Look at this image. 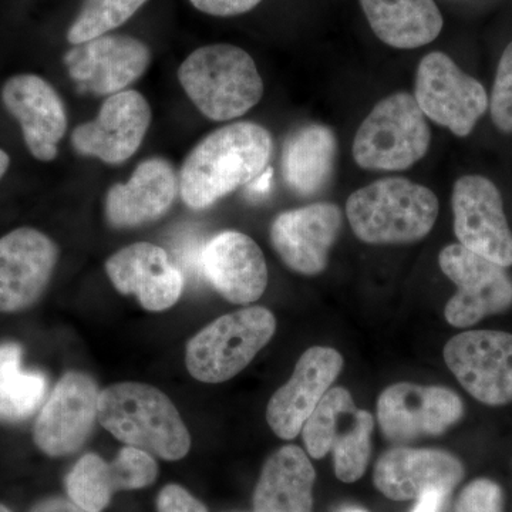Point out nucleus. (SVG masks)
Wrapping results in <instances>:
<instances>
[{"instance_id": "13", "label": "nucleus", "mask_w": 512, "mask_h": 512, "mask_svg": "<svg viewBox=\"0 0 512 512\" xmlns=\"http://www.w3.org/2000/svg\"><path fill=\"white\" fill-rule=\"evenodd\" d=\"M99 387L89 375L66 373L40 410L33 430L36 446L50 457L76 453L99 420Z\"/></svg>"}, {"instance_id": "18", "label": "nucleus", "mask_w": 512, "mask_h": 512, "mask_svg": "<svg viewBox=\"0 0 512 512\" xmlns=\"http://www.w3.org/2000/svg\"><path fill=\"white\" fill-rule=\"evenodd\" d=\"M343 369L338 350L311 348L296 363L291 380L272 396L266 421L276 436L293 440Z\"/></svg>"}, {"instance_id": "27", "label": "nucleus", "mask_w": 512, "mask_h": 512, "mask_svg": "<svg viewBox=\"0 0 512 512\" xmlns=\"http://www.w3.org/2000/svg\"><path fill=\"white\" fill-rule=\"evenodd\" d=\"M47 393L43 373L23 369L22 349L0 345V420L18 423L36 413Z\"/></svg>"}, {"instance_id": "8", "label": "nucleus", "mask_w": 512, "mask_h": 512, "mask_svg": "<svg viewBox=\"0 0 512 512\" xmlns=\"http://www.w3.org/2000/svg\"><path fill=\"white\" fill-rule=\"evenodd\" d=\"M413 96L424 116L457 137L470 136L490 104L483 84L443 52L421 59Z\"/></svg>"}, {"instance_id": "21", "label": "nucleus", "mask_w": 512, "mask_h": 512, "mask_svg": "<svg viewBox=\"0 0 512 512\" xmlns=\"http://www.w3.org/2000/svg\"><path fill=\"white\" fill-rule=\"evenodd\" d=\"M2 100L19 121L30 154L39 161L55 160L67 130L66 107L55 87L36 74H19L3 86Z\"/></svg>"}, {"instance_id": "34", "label": "nucleus", "mask_w": 512, "mask_h": 512, "mask_svg": "<svg viewBox=\"0 0 512 512\" xmlns=\"http://www.w3.org/2000/svg\"><path fill=\"white\" fill-rule=\"evenodd\" d=\"M195 9L218 18L244 15L256 8L262 0H190Z\"/></svg>"}, {"instance_id": "30", "label": "nucleus", "mask_w": 512, "mask_h": 512, "mask_svg": "<svg viewBox=\"0 0 512 512\" xmlns=\"http://www.w3.org/2000/svg\"><path fill=\"white\" fill-rule=\"evenodd\" d=\"M116 491L140 490L156 481L158 466L154 457L136 447H123L110 463Z\"/></svg>"}, {"instance_id": "12", "label": "nucleus", "mask_w": 512, "mask_h": 512, "mask_svg": "<svg viewBox=\"0 0 512 512\" xmlns=\"http://www.w3.org/2000/svg\"><path fill=\"white\" fill-rule=\"evenodd\" d=\"M464 414L460 397L446 387L397 383L377 402V421L384 437L394 443L440 436Z\"/></svg>"}, {"instance_id": "1", "label": "nucleus", "mask_w": 512, "mask_h": 512, "mask_svg": "<svg viewBox=\"0 0 512 512\" xmlns=\"http://www.w3.org/2000/svg\"><path fill=\"white\" fill-rule=\"evenodd\" d=\"M274 140L261 124L238 121L212 131L192 148L181 168V198L192 210L210 208L269 167Z\"/></svg>"}, {"instance_id": "17", "label": "nucleus", "mask_w": 512, "mask_h": 512, "mask_svg": "<svg viewBox=\"0 0 512 512\" xmlns=\"http://www.w3.org/2000/svg\"><path fill=\"white\" fill-rule=\"evenodd\" d=\"M343 227L342 211L332 202H316L282 212L271 227V241L282 262L296 274H322Z\"/></svg>"}, {"instance_id": "6", "label": "nucleus", "mask_w": 512, "mask_h": 512, "mask_svg": "<svg viewBox=\"0 0 512 512\" xmlns=\"http://www.w3.org/2000/svg\"><path fill=\"white\" fill-rule=\"evenodd\" d=\"M275 329V316L262 306L221 316L188 343V372L202 383L227 382L268 345Z\"/></svg>"}, {"instance_id": "24", "label": "nucleus", "mask_w": 512, "mask_h": 512, "mask_svg": "<svg viewBox=\"0 0 512 512\" xmlns=\"http://www.w3.org/2000/svg\"><path fill=\"white\" fill-rule=\"evenodd\" d=\"M315 478V468L301 447L279 448L262 468L254 512H313Z\"/></svg>"}, {"instance_id": "16", "label": "nucleus", "mask_w": 512, "mask_h": 512, "mask_svg": "<svg viewBox=\"0 0 512 512\" xmlns=\"http://www.w3.org/2000/svg\"><path fill=\"white\" fill-rule=\"evenodd\" d=\"M151 123V107L136 90H124L104 101L99 116L74 128L72 144L84 157L121 164L137 153Z\"/></svg>"}, {"instance_id": "10", "label": "nucleus", "mask_w": 512, "mask_h": 512, "mask_svg": "<svg viewBox=\"0 0 512 512\" xmlns=\"http://www.w3.org/2000/svg\"><path fill=\"white\" fill-rule=\"evenodd\" d=\"M448 369L478 402H512V335L498 330H470L448 340Z\"/></svg>"}, {"instance_id": "25", "label": "nucleus", "mask_w": 512, "mask_h": 512, "mask_svg": "<svg viewBox=\"0 0 512 512\" xmlns=\"http://www.w3.org/2000/svg\"><path fill=\"white\" fill-rule=\"evenodd\" d=\"M338 157V138L325 124H306L286 140L282 175L293 194L308 198L329 184Z\"/></svg>"}, {"instance_id": "4", "label": "nucleus", "mask_w": 512, "mask_h": 512, "mask_svg": "<svg viewBox=\"0 0 512 512\" xmlns=\"http://www.w3.org/2000/svg\"><path fill=\"white\" fill-rule=\"evenodd\" d=\"M192 104L212 121L244 116L264 96L258 67L241 47L217 43L192 52L178 69Z\"/></svg>"}, {"instance_id": "39", "label": "nucleus", "mask_w": 512, "mask_h": 512, "mask_svg": "<svg viewBox=\"0 0 512 512\" xmlns=\"http://www.w3.org/2000/svg\"><path fill=\"white\" fill-rule=\"evenodd\" d=\"M340 512H367V511L360 510V508H356V507H348V508H343V510Z\"/></svg>"}, {"instance_id": "7", "label": "nucleus", "mask_w": 512, "mask_h": 512, "mask_svg": "<svg viewBox=\"0 0 512 512\" xmlns=\"http://www.w3.org/2000/svg\"><path fill=\"white\" fill-rule=\"evenodd\" d=\"M373 429L372 414L357 409L348 390L333 387L305 421L301 433L309 456L323 458L332 451L336 477L343 483H355L369 464Z\"/></svg>"}, {"instance_id": "26", "label": "nucleus", "mask_w": 512, "mask_h": 512, "mask_svg": "<svg viewBox=\"0 0 512 512\" xmlns=\"http://www.w3.org/2000/svg\"><path fill=\"white\" fill-rule=\"evenodd\" d=\"M373 33L394 49H417L440 36L444 19L434 0H359Z\"/></svg>"}, {"instance_id": "33", "label": "nucleus", "mask_w": 512, "mask_h": 512, "mask_svg": "<svg viewBox=\"0 0 512 512\" xmlns=\"http://www.w3.org/2000/svg\"><path fill=\"white\" fill-rule=\"evenodd\" d=\"M158 512H208L207 507L188 493L184 487L170 484L157 498Z\"/></svg>"}, {"instance_id": "37", "label": "nucleus", "mask_w": 512, "mask_h": 512, "mask_svg": "<svg viewBox=\"0 0 512 512\" xmlns=\"http://www.w3.org/2000/svg\"><path fill=\"white\" fill-rule=\"evenodd\" d=\"M272 177H274V171L271 168H266L264 173L256 177L252 183L247 185V192L249 197L259 198L265 197L272 190Z\"/></svg>"}, {"instance_id": "36", "label": "nucleus", "mask_w": 512, "mask_h": 512, "mask_svg": "<svg viewBox=\"0 0 512 512\" xmlns=\"http://www.w3.org/2000/svg\"><path fill=\"white\" fill-rule=\"evenodd\" d=\"M32 512H87L79 505L73 503L72 500L66 498L53 497L40 501L33 507Z\"/></svg>"}, {"instance_id": "9", "label": "nucleus", "mask_w": 512, "mask_h": 512, "mask_svg": "<svg viewBox=\"0 0 512 512\" xmlns=\"http://www.w3.org/2000/svg\"><path fill=\"white\" fill-rule=\"evenodd\" d=\"M439 264L443 274L457 286L456 295L444 309L447 322L454 328H470L485 316L511 308L512 278L504 266L460 244L441 249Z\"/></svg>"}, {"instance_id": "40", "label": "nucleus", "mask_w": 512, "mask_h": 512, "mask_svg": "<svg viewBox=\"0 0 512 512\" xmlns=\"http://www.w3.org/2000/svg\"><path fill=\"white\" fill-rule=\"evenodd\" d=\"M0 512H12L9 508H6L5 505L0 504Z\"/></svg>"}, {"instance_id": "23", "label": "nucleus", "mask_w": 512, "mask_h": 512, "mask_svg": "<svg viewBox=\"0 0 512 512\" xmlns=\"http://www.w3.org/2000/svg\"><path fill=\"white\" fill-rule=\"evenodd\" d=\"M180 181L173 164L160 157L143 161L126 184L107 192L106 217L116 228H133L157 221L173 207Z\"/></svg>"}, {"instance_id": "11", "label": "nucleus", "mask_w": 512, "mask_h": 512, "mask_svg": "<svg viewBox=\"0 0 512 512\" xmlns=\"http://www.w3.org/2000/svg\"><path fill=\"white\" fill-rule=\"evenodd\" d=\"M451 207L458 244L504 268L512 266V232L493 181L483 175L458 178Z\"/></svg>"}, {"instance_id": "32", "label": "nucleus", "mask_w": 512, "mask_h": 512, "mask_svg": "<svg viewBox=\"0 0 512 512\" xmlns=\"http://www.w3.org/2000/svg\"><path fill=\"white\" fill-rule=\"evenodd\" d=\"M456 512H503V490L487 478L474 480L458 497Z\"/></svg>"}, {"instance_id": "20", "label": "nucleus", "mask_w": 512, "mask_h": 512, "mask_svg": "<svg viewBox=\"0 0 512 512\" xmlns=\"http://www.w3.org/2000/svg\"><path fill=\"white\" fill-rule=\"evenodd\" d=\"M201 272L222 298L235 305L258 301L268 286V266L258 244L237 231L215 235L202 247Z\"/></svg>"}, {"instance_id": "2", "label": "nucleus", "mask_w": 512, "mask_h": 512, "mask_svg": "<svg viewBox=\"0 0 512 512\" xmlns=\"http://www.w3.org/2000/svg\"><path fill=\"white\" fill-rule=\"evenodd\" d=\"M99 421L117 440L163 460H181L190 431L167 394L143 383H117L100 393Z\"/></svg>"}, {"instance_id": "14", "label": "nucleus", "mask_w": 512, "mask_h": 512, "mask_svg": "<svg viewBox=\"0 0 512 512\" xmlns=\"http://www.w3.org/2000/svg\"><path fill=\"white\" fill-rule=\"evenodd\" d=\"M150 47L136 37L104 35L73 46L64 55L67 72L80 90L96 96L124 92L147 72Z\"/></svg>"}, {"instance_id": "3", "label": "nucleus", "mask_w": 512, "mask_h": 512, "mask_svg": "<svg viewBox=\"0 0 512 512\" xmlns=\"http://www.w3.org/2000/svg\"><path fill=\"white\" fill-rule=\"evenodd\" d=\"M439 198L407 178H383L350 194L346 217L357 238L370 245L413 244L430 234Z\"/></svg>"}, {"instance_id": "15", "label": "nucleus", "mask_w": 512, "mask_h": 512, "mask_svg": "<svg viewBox=\"0 0 512 512\" xmlns=\"http://www.w3.org/2000/svg\"><path fill=\"white\" fill-rule=\"evenodd\" d=\"M59 248L35 228L0 238V313L25 311L39 301L55 271Z\"/></svg>"}, {"instance_id": "31", "label": "nucleus", "mask_w": 512, "mask_h": 512, "mask_svg": "<svg viewBox=\"0 0 512 512\" xmlns=\"http://www.w3.org/2000/svg\"><path fill=\"white\" fill-rule=\"evenodd\" d=\"M488 109L495 127L501 133L512 134V42L498 63Z\"/></svg>"}, {"instance_id": "29", "label": "nucleus", "mask_w": 512, "mask_h": 512, "mask_svg": "<svg viewBox=\"0 0 512 512\" xmlns=\"http://www.w3.org/2000/svg\"><path fill=\"white\" fill-rule=\"evenodd\" d=\"M148 0H84L82 9L67 32L72 45L89 42L120 28L143 8Z\"/></svg>"}, {"instance_id": "5", "label": "nucleus", "mask_w": 512, "mask_h": 512, "mask_svg": "<svg viewBox=\"0 0 512 512\" xmlns=\"http://www.w3.org/2000/svg\"><path fill=\"white\" fill-rule=\"evenodd\" d=\"M431 130L413 94L394 93L373 107L353 140V158L367 171H404L426 156Z\"/></svg>"}, {"instance_id": "22", "label": "nucleus", "mask_w": 512, "mask_h": 512, "mask_svg": "<svg viewBox=\"0 0 512 512\" xmlns=\"http://www.w3.org/2000/svg\"><path fill=\"white\" fill-rule=\"evenodd\" d=\"M463 477L464 466L457 457L431 448H392L375 468L377 490L394 501L416 500L427 490L450 494Z\"/></svg>"}, {"instance_id": "38", "label": "nucleus", "mask_w": 512, "mask_h": 512, "mask_svg": "<svg viewBox=\"0 0 512 512\" xmlns=\"http://www.w3.org/2000/svg\"><path fill=\"white\" fill-rule=\"evenodd\" d=\"M10 164V158L8 154L5 153V151L0 150V178L3 177V175L6 174V171H8Z\"/></svg>"}, {"instance_id": "28", "label": "nucleus", "mask_w": 512, "mask_h": 512, "mask_svg": "<svg viewBox=\"0 0 512 512\" xmlns=\"http://www.w3.org/2000/svg\"><path fill=\"white\" fill-rule=\"evenodd\" d=\"M69 500L87 512H101L117 493L110 463L97 454H86L66 477Z\"/></svg>"}, {"instance_id": "35", "label": "nucleus", "mask_w": 512, "mask_h": 512, "mask_svg": "<svg viewBox=\"0 0 512 512\" xmlns=\"http://www.w3.org/2000/svg\"><path fill=\"white\" fill-rule=\"evenodd\" d=\"M448 497L447 493L441 490H427L417 498L416 507L412 512H440L444 501Z\"/></svg>"}, {"instance_id": "19", "label": "nucleus", "mask_w": 512, "mask_h": 512, "mask_svg": "<svg viewBox=\"0 0 512 512\" xmlns=\"http://www.w3.org/2000/svg\"><path fill=\"white\" fill-rule=\"evenodd\" d=\"M106 272L111 284L123 295L137 296L150 312L170 309L184 291V272L164 248L136 242L110 256Z\"/></svg>"}]
</instances>
